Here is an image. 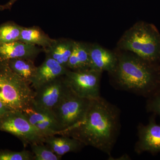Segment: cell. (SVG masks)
Wrapping results in <instances>:
<instances>
[{"mask_svg": "<svg viewBox=\"0 0 160 160\" xmlns=\"http://www.w3.org/2000/svg\"><path fill=\"white\" fill-rule=\"evenodd\" d=\"M138 135L136 152H147L152 154L160 153V125L157 124L154 117L150 118L147 125L139 126Z\"/></svg>", "mask_w": 160, "mask_h": 160, "instance_id": "9", "label": "cell"}, {"mask_svg": "<svg viewBox=\"0 0 160 160\" xmlns=\"http://www.w3.org/2000/svg\"><path fill=\"white\" fill-rule=\"evenodd\" d=\"M119 112L100 97L92 100L82 121L60 135L71 137L110 155L119 130Z\"/></svg>", "mask_w": 160, "mask_h": 160, "instance_id": "1", "label": "cell"}, {"mask_svg": "<svg viewBox=\"0 0 160 160\" xmlns=\"http://www.w3.org/2000/svg\"><path fill=\"white\" fill-rule=\"evenodd\" d=\"M44 143L60 158L69 152L80 151L85 145L78 140L71 137L51 136L45 138Z\"/></svg>", "mask_w": 160, "mask_h": 160, "instance_id": "14", "label": "cell"}, {"mask_svg": "<svg viewBox=\"0 0 160 160\" xmlns=\"http://www.w3.org/2000/svg\"><path fill=\"white\" fill-rule=\"evenodd\" d=\"M7 61L12 71L30 84L37 69L34 61L28 59L12 58Z\"/></svg>", "mask_w": 160, "mask_h": 160, "instance_id": "18", "label": "cell"}, {"mask_svg": "<svg viewBox=\"0 0 160 160\" xmlns=\"http://www.w3.org/2000/svg\"><path fill=\"white\" fill-rule=\"evenodd\" d=\"M19 41L23 42L42 47L48 48L54 41L38 26L22 27Z\"/></svg>", "mask_w": 160, "mask_h": 160, "instance_id": "17", "label": "cell"}, {"mask_svg": "<svg viewBox=\"0 0 160 160\" xmlns=\"http://www.w3.org/2000/svg\"><path fill=\"white\" fill-rule=\"evenodd\" d=\"M10 111H12V110H10V109L0 100V118L3 115H4V114H6V113H7L8 112Z\"/></svg>", "mask_w": 160, "mask_h": 160, "instance_id": "24", "label": "cell"}, {"mask_svg": "<svg viewBox=\"0 0 160 160\" xmlns=\"http://www.w3.org/2000/svg\"><path fill=\"white\" fill-rule=\"evenodd\" d=\"M18 1V0H10L5 5H0V10L2 11L6 9H10L12 7V5Z\"/></svg>", "mask_w": 160, "mask_h": 160, "instance_id": "23", "label": "cell"}, {"mask_svg": "<svg viewBox=\"0 0 160 160\" xmlns=\"http://www.w3.org/2000/svg\"><path fill=\"white\" fill-rule=\"evenodd\" d=\"M149 63L138 56L123 55L120 58L115 72L120 86L142 94L153 95L157 92L154 70Z\"/></svg>", "mask_w": 160, "mask_h": 160, "instance_id": "2", "label": "cell"}, {"mask_svg": "<svg viewBox=\"0 0 160 160\" xmlns=\"http://www.w3.org/2000/svg\"><path fill=\"white\" fill-rule=\"evenodd\" d=\"M89 69L115 72L118 60L112 52L97 45L89 46Z\"/></svg>", "mask_w": 160, "mask_h": 160, "instance_id": "13", "label": "cell"}, {"mask_svg": "<svg viewBox=\"0 0 160 160\" xmlns=\"http://www.w3.org/2000/svg\"><path fill=\"white\" fill-rule=\"evenodd\" d=\"M23 112L29 122L45 138L59 135V128L52 112L39 111L31 106Z\"/></svg>", "mask_w": 160, "mask_h": 160, "instance_id": "10", "label": "cell"}, {"mask_svg": "<svg viewBox=\"0 0 160 160\" xmlns=\"http://www.w3.org/2000/svg\"><path fill=\"white\" fill-rule=\"evenodd\" d=\"M67 67L73 71L89 69V46L85 43L74 41L73 50Z\"/></svg>", "mask_w": 160, "mask_h": 160, "instance_id": "16", "label": "cell"}, {"mask_svg": "<svg viewBox=\"0 0 160 160\" xmlns=\"http://www.w3.org/2000/svg\"><path fill=\"white\" fill-rule=\"evenodd\" d=\"M91 101L80 97L69 89L52 111L60 129L59 135L82 121Z\"/></svg>", "mask_w": 160, "mask_h": 160, "instance_id": "5", "label": "cell"}, {"mask_svg": "<svg viewBox=\"0 0 160 160\" xmlns=\"http://www.w3.org/2000/svg\"><path fill=\"white\" fill-rule=\"evenodd\" d=\"M34 160H60L61 158L56 154L44 143H35L30 145Z\"/></svg>", "mask_w": 160, "mask_h": 160, "instance_id": "20", "label": "cell"}, {"mask_svg": "<svg viewBox=\"0 0 160 160\" xmlns=\"http://www.w3.org/2000/svg\"><path fill=\"white\" fill-rule=\"evenodd\" d=\"M64 76L35 90L31 107L39 111L52 112L69 89Z\"/></svg>", "mask_w": 160, "mask_h": 160, "instance_id": "8", "label": "cell"}, {"mask_svg": "<svg viewBox=\"0 0 160 160\" xmlns=\"http://www.w3.org/2000/svg\"><path fill=\"white\" fill-rule=\"evenodd\" d=\"M34 91L29 84L0 58V100L12 111H24L31 107Z\"/></svg>", "mask_w": 160, "mask_h": 160, "instance_id": "3", "label": "cell"}, {"mask_svg": "<svg viewBox=\"0 0 160 160\" xmlns=\"http://www.w3.org/2000/svg\"><path fill=\"white\" fill-rule=\"evenodd\" d=\"M22 27L12 22L0 25V44L19 41Z\"/></svg>", "mask_w": 160, "mask_h": 160, "instance_id": "19", "label": "cell"}, {"mask_svg": "<svg viewBox=\"0 0 160 160\" xmlns=\"http://www.w3.org/2000/svg\"><path fill=\"white\" fill-rule=\"evenodd\" d=\"M68 69L55 60L46 57L42 64L37 67L30 84L36 90L43 85L65 75Z\"/></svg>", "mask_w": 160, "mask_h": 160, "instance_id": "11", "label": "cell"}, {"mask_svg": "<svg viewBox=\"0 0 160 160\" xmlns=\"http://www.w3.org/2000/svg\"><path fill=\"white\" fill-rule=\"evenodd\" d=\"M0 131L13 135L24 147L45 142V138L29 122L23 111H10L1 117Z\"/></svg>", "mask_w": 160, "mask_h": 160, "instance_id": "6", "label": "cell"}, {"mask_svg": "<svg viewBox=\"0 0 160 160\" xmlns=\"http://www.w3.org/2000/svg\"><path fill=\"white\" fill-rule=\"evenodd\" d=\"M74 41L66 38L54 41L48 48L44 49L46 57L56 61L60 65L67 68L68 61L73 50Z\"/></svg>", "mask_w": 160, "mask_h": 160, "instance_id": "15", "label": "cell"}, {"mask_svg": "<svg viewBox=\"0 0 160 160\" xmlns=\"http://www.w3.org/2000/svg\"><path fill=\"white\" fill-rule=\"evenodd\" d=\"M0 160H34V157L31 151L26 149L21 151L5 149L0 150Z\"/></svg>", "mask_w": 160, "mask_h": 160, "instance_id": "21", "label": "cell"}, {"mask_svg": "<svg viewBox=\"0 0 160 160\" xmlns=\"http://www.w3.org/2000/svg\"><path fill=\"white\" fill-rule=\"evenodd\" d=\"M101 73L91 69L79 71L68 69L64 77L66 84L75 94L92 100L100 97Z\"/></svg>", "mask_w": 160, "mask_h": 160, "instance_id": "7", "label": "cell"}, {"mask_svg": "<svg viewBox=\"0 0 160 160\" xmlns=\"http://www.w3.org/2000/svg\"><path fill=\"white\" fill-rule=\"evenodd\" d=\"M42 52H44L42 47L20 41L0 44V58L3 60L25 58L34 61Z\"/></svg>", "mask_w": 160, "mask_h": 160, "instance_id": "12", "label": "cell"}, {"mask_svg": "<svg viewBox=\"0 0 160 160\" xmlns=\"http://www.w3.org/2000/svg\"><path fill=\"white\" fill-rule=\"evenodd\" d=\"M120 46L149 62L160 58V35L150 24L138 23L132 27L121 39Z\"/></svg>", "mask_w": 160, "mask_h": 160, "instance_id": "4", "label": "cell"}, {"mask_svg": "<svg viewBox=\"0 0 160 160\" xmlns=\"http://www.w3.org/2000/svg\"><path fill=\"white\" fill-rule=\"evenodd\" d=\"M148 111L160 116V90L152 96L147 103Z\"/></svg>", "mask_w": 160, "mask_h": 160, "instance_id": "22", "label": "cell"}]
</instances>
